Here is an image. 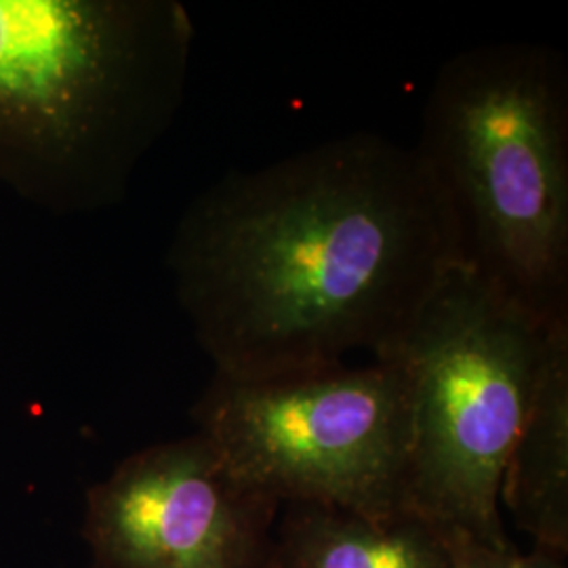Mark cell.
I'll return each mask as SVG.
<instances>
[{"instance_id":"1","label":"cell","mask_w":568,"mask_h":568,"mask_svg":"<svg viewBox=\"0 0 568 568\" xmlns=\"http://www.w3.org/2000/svg\"><path fill=\"white\" fill-rule=\"evenodd\" d=\"M459 265L415 145L361 131L225 173L175 225V300L217 377L274 379L379 358Z\"/></svg>"},{"instance_id":"2","label":"cell","mask_w":568,"mask_h":568,"mask_svg":"<svg viewBox=\"0 0 568 568\" xmlns=\"http://www.w3.org/2000/svg\"><path fill=\"white\" fill-rule=\"evenodd\" d=\"M178 0H0V185L58 217L121 204L180 114Z\"/></svg>"},{"instance_id":"3","label":"cell","mask_w":568,"mask_h":568,"mask_svg":"<svg viewBox=\"0 0 568 568\" xmlns=\"http://www.w3.org/2000/svg\"><path fill=\"white\" fill-rule=\"evenodd\" d=\"M417 154L459 265L544 325L568 323V70L539 42H488L440 65Z\"/></svg>"},{"instance_id":"4","label":"cell","mask_w":568,"mask_h":568,"mask_svg":"<svg viewBox=\"0 0 568 568\" xmlns=\"http://www.w3.org/2000/svg\"><path fill=\"white\" fill-rule=\"evenodd\" d=\"M551 326L455 265L375 358L405 379L410 511L447 532L509 541L501 480Z\"/></svg>"},{"instance_id":"5","label":"cell","mask_w":568,"mask_h":568,"mask_svg":"<svg viewBox=\"0 0 568 568\" xmlns=\"http://www.w3.org/2000/svg\"><path fill=\"white\" fill-rule=\"evenodd\" d=\"M192 417L230 471L281 508L410 511L408 403L389 361L274 379L213 375Z\"/></svg>"},{"instance_id":"6","label":"cell","mask_w":568,"mask_h":568,"mask_svg":"<svg viewBox=\"0 0 568 568\" xmlns=\"http://www.w3.org/2000/svg\"><path fill=\"white\" fill-rule=\"evenodd\" d=\"M278 511L196 432L126 457L91 488L84 537L98 568H274Z\"/></svg>"},{"instance_id":"7","label":"cell","mask_w":568,"mask_h":568,"mask_svg":"<svg viewBox=\"0 0 568 568\" xmlns=\"http://www.w3.org/2000/svg\"><path fill=\"white\" fill-rule=\"evenodd\" d=\"M499 504L532 548L568 554V323L549 328Z\"/></svg>"},{"instance_id":"8","label":"cell","mask_w":568,"mask_h":568,"mask_svg":"<svg viewBox=\"0 0 568 568\" xmlns=\"http://www.w3.org/2000/svg\"><path fill=\"white\" fill-rule=\"evenodd\" d=\"M274 528V568H453L447 532L403 511L366 516L293 504Z\"/></svg>"},{"instance_id":"9","label":"cell","mask_w":568,"mask_h":568,"mask_svg":"<svg viewBox=\"0 0 568 568\" xmlns=\"http://www.w3.org/2000/svg\"><path fill=\"white\" fill-rule=\"evenodd\" d=\"M447 539L453 568H567V556L551 549L520 551L511 541L488 544L462 532H447Z\"/></svg>"}]
</instances>
